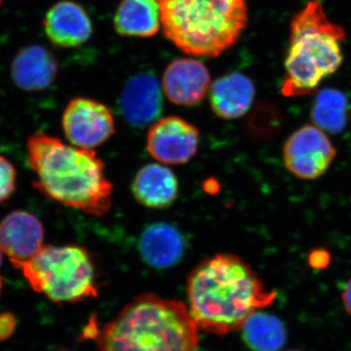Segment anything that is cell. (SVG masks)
Instances as JSON below:
<instances>
[{
	"instance_id": "1",
	"label": "cell",
	"mask_w": 351,
	"mask_h": 351,
	"mask_svg": "<svg viewBox=\"0 0 351 351\" xmlns=\"http://www.w3.org/2000/svg\"><path fill=\"white\" fill-rule=\"evenodd\" d=\"M189 313L198 329L223 336L241 330L256 311L276 301L250 265L233 254L203 260L188 277Z\"/></svg>"
},
{
	"instance_id": "14",
	"label": "cell",
	"mask_w": 351,
	"mask_h": 351,
	"mask_svg": "<svg viewBox=\"0 0 351 351\" xmlns=\"http://www.w3.org/2000/svg\"><path fill=\"white\" fill-rule=\"evenodd\" d=\"M59 62L48 48L29 45L17 53L11 64V76L16 86L25 92L48 89L57 80Z\"/></svg>"
},
{
	"instance_id": "2",
	"label": "cell",
	"mask_w": 351,
	"mask_h": 351,
	"mask_svg": "<svg viewBox=\"0 0 351 351\" xmlns=\"http://www.w3.org/2000/svg\"><path fill=\"white\" fill-rule=\"evenodd\" d=\"M25 152L34 173L32 186L47 199L91 216L108 213L113 186L94 149H80L36 132L27 138Z\"/></svg>"
},
{
	"instance_id": "23",
	"label": "cell",
	"mask_w": 351,
	"mask_h": 351,
	"mask_svg": "<svg viewBox=\"0 0 351 351\" xmlns=\"http://www.w3.org/2000/svg\"><path fill=\"white\" fill-rule=\"evenodd\" d=\"M16 326H17V320L12 313L0 314V341H5L13 336Z\"/></svg>"
},
{
	"instance_id": "20",
	"label": "cell",
	"mask_w": 351,
	"mask_h": 351,
	"mask_svg": "<svg viewBox=\"0 0 351 351\" xmlns=\"http://www.w3.org/2000/svg\"><path fill=\"white\" fill-rule=\"evenodd\" d=\"M350 108V100L343 91L325 88L314 97L311 121L325 133L338 135L348 125Z\"/></svg>"
},
{
	"instance_id": "26",
	"label": "cell",
	"mask_w": 351,
	"mask_h": 351,
	"mask_svg": "<svg viewBox=\"0 0 351 351\" xmlns=\"http://www.w3.org/2000/svg\"><path fill=\"white\" fill-rule=\"evenodd\" d=\"M0 290H1V278H0Z\"/></svg>"
},
{
	"instance_id": "28",
	"label": "cell",
	"mask_w": 351,
	"mask_h": 351,
	"mask_svg": "<svg viewBox=\"0 0 351 351\" xmlns=\"http://www.w3.org/2000/svg\"><path fill=\"white\" fill-rule=\"evenodd\" d=\"M287 351H301V350H287Z\"/></svg>"
},
{
	"instance_id": "12",
	"label": "cell",
	"mask_w": 351,
	"mask_h": 351,
	"mask_svg": "<svg viewBox=\"0 0 351 351\" xmlns=\"http://www.w3.org/2000/svg\"><path fill=\"white\" fill-rule=\"evenodd\" d=\"M120 110L128 123L134 126L154 124L163 110L160 83L152 71L132 76L122 90Z\"/></svg>"
},
{
	"instance_id": "24",
	"label": "cell",
	"mask_w": 351,
	"mask_h": 351,
	"mask_svg": "<svg viewBox=\"0 0 351 351\" xmlns=\"http://www.w3.org/2000/svg\"><path fill=\"white\" fill-rule=\"evenodd\" d=\"M341 300H343V307H345L346 313L351 316V278L346 283L343 294H341Z\"/></svg>"
},
{
	"instance_id": "18",
	"label": "cell",
	"mask_w": 351,
	"mask_h": 351,
	"mask_svg": "<svg viewBox=\"0 0 351 351\" xmlns=\"http://www.w3.org/2000/svg\"><path fill=\"white\" fill-rule=\"evenodd\" d=\"M113 24L119 36L152 38L161 27L158 0H122Z\"/></svg>"
},
{
	"instance_id": "25",
	"label": "cell",
	"mask_w": 351,
	"mask_h": 351,
	"mask_svg": "<svg viewBox=\"0 0 351 351\" xmlns=\"http://www.w3.org/2000/svg\"><path fill=\"white\" fill-rule=\"evenodd\" d=\"M3 251H2V249L0 248V267H1L2 265V261H3Z\"/></svg>"
},
{
	"instance_id": "8",
	"label": "cell",
	"mask_w": 351,
	"mask_h": 351,
	"mask_svg": "<svg viewBox=\"0 0 351 351\" xmlns=\"http://www.w3.org/2000/svg\"><path fill=\"white\" fill-rule=\"evenodd\" d=\"M62 125L69 144L94 149L105 144L115 133L114 119L107 106L89 98L69 101Z\"/></svg>"
},
{
	"instance_id": "19",
	"label": "cell",
	"mask_w": 351,
	"mask_h": 351,
	"mask_svg": "<svg viewBox=\"0 0 351 351\" xmlns=\"http://www.w3.org/2000/svg\"><path fill=\"white\" fill-rule=\"evenodd\" d=\"M242 339L252 351H280L287 341V330L280 318L258 311L241 328Z\"/></svg>"
},
{
	"instance_id": "21",
	"label": "cell",
	"mask_w": 351,
	"mask_h": 351,
	"mask_svg": "<svg viewBox=\"0 0 351 351\" xmlns=\"http://www.w3.org/2000/svg\"><path fill=\"white\" fill-rule=\"evenodd\" d=\"M17 170L9 159L0 156V205L10 199L16 191Z\"/></svg>"
},
{
	"instance_id": "15",
	"label": "cell",
	"mask_w": 351,
	"mask_h": 351,
	"mask_svg": "<svg viewBox=\"0 0 351 351\" xmlns=\"http://www.w3.org/2000/svg\"><path fill=\"white\" fill-rule=\"evenodd\" d=\"M256 88L248 76L228 73L215 80L210 86L209 101L219 119L232 120L244 117L253 106Z\"/></svg>"
},
{
	"instance_id": "10",
	"label": "cell",
	"mask_w": 351,
	"mask_h": 351,
	"mask_svg": "<svg viewBox=\"0 0 351 351\" xmlns=\"http://www.w3.org/2000/svg\"><path fill=\"white\" fill-rule=\"evenodd\" d=\"M211 77L202 62L182 58L171 62L163 73L162 89L171 103L182 107L197 105L205 98Z\"/></svg>"
},
{
	"instance_id": "6",
	"label": "cell",
	"mask_w": 351,
	"mask_h": 351,
	"mask_svg": "<svg viewBox=\"0 0 351 351\" xmlns=\"http://www.w3.org/2000/svg\"><path fill=\"white\" fill-rule=\"evenodd\" d=\"M13 267L32 290L56 304H75L99 295L96 262L80 245H44L29 261Z\"/></svg>"
},
{
	"instance_id": "4",
	"label": "cell",
	"mask_w": 351,
	"mask_h": 351,
	"mask_svg": "<svg viewBox=\"0 0 351 351\" xmlns=\"http://www.w3.org/2000/svg\"><path fill=\"white\" fill-rule=\"evenodd\" d=\"M164 36L191 56L217 58L248 23L246 0H158Z\"/></svg>"
},
{
	"instance_id": "7",
	"label": "cell",
	"mask_w": 351,
	"mask_h": 351,
	"mask_svg": "<svg viewBox=\"0 0 351 351\" xmlns=\"http://www.w3.org/2000/svg\"><path fill=\"white\" fill-rule=\"evenodd\" d=\"M286 169L301 180H316L325 174L337 151L326 133L313 124L300 127L283 145Z\"/></svg>"
},
{
	"instance_id": "27",
	"label": "cell",
	"mask_w": 351,
	"mask_h": 351,
	"mask_svg": "<svg viewBox=\"0 0 351 351\" xmlns=\"http://www.w3.org/2000/svg\"><path fill=\"white\" fill-rule=\"evenodd\" d=\"M2 1H3V0H0V7L2 5Z\"/></svg>"
},
{
	"instance_id": "3",
	"label": "cell",
	"mask_w": 351,
	"mask_h": 351,
	"mask_svg": "<svg viewBox=\"0 0 351 351\" xmlns=\"http://www.w3.org/2000/svg\"><path fill=\"white\" fill-rule=\"evenodd\" d=\"M97 343L101 351H196L199 338L182 302L145 294L107 323Z\"/></svg>"
},
{
	"instance_id": "29",
	"label": "cell",
	"mask_w": 351,
	"mask_h": 351,
	"mask_svg": "<svg viewBox=\"0 0 351 351\" xmlns=\"http://www.w3.org/2000/svg\"><path fill=\"white\" fill-rule=\"evenodd\" d=\"M61 351H64V350H61Z\"/></svg>"
},
{
	"instance_id": "17",
	"label": "cell",
	"mask_w": 351,
	"mask_h": 351,
	"mask_svg": "<svg viewBox=\"0 0 351 351\" xmlns=\"http://www.w3.org/2000/svg\"><path fill=\"white\" fill-rule=\"evenodd\" d=\"M138 250L147 265L156 269H168L184 257L186 242L175 226L157 223L147 226L143 232Z\"/></svg>"
},
{
	"instance_id": "13",
	"label": "cell",
	"mask_w": 351,
	"mask_h": 351,
	"mask_svg": "<svg viewBox=\"0 0 351 351\" xmlns=\"http://www.w3.org/2000/svg\"><path fill=\"white\" fill-rule=\"evenodd\" d=\"M44 32L55 47L75 48L93 34V23L82 4L62 0L54 4L43 20Z\"/></svg>"
},
{
	"instance_id": "16",
	"label": "cell",
	"mask_w": 351,
	"mask_h": 351,
	"mask_svg": "<svg viewBox=\"0 0 351 351\" xmlns=\"http://www.w3.org/2000/svg\"><path fill=\"white\" fill-rule=\"evenodd\" d=\"M132 193L143 206L164 209L177 199L179 182L169 168L158 163L147 164L134 177Z\"/></svg>"
},
{
	"instance_id": "22",
	"label": "cell",
	"mask_w": 351,
	"mask_h": 351,
	"mask_svg": "<svg viewBox=\"0 0 351 351\" xmlns=\"http://www.w3.org/2000/svg\"><path fill=\"white\" fill-rule=\"evenodd\" d=\"M331 263V255L325 249H314L308 255V265L314 269H325Z\"/></svg>"
},
{
	"instance_id": "5",
	"label": "cell",
	"mask_w": 351,
	"mask_h": 351,
	"mask_svg": "<svg viewBox=\"0 0 351 351\" xmlns=\"http://www.w3.org/2000/svg\"><path fill=\"white\" fill-rule=\"evenodd\" d=\"M341 25L332 22L319 0H311L290 23L282 94L289 98L313 94L343 61Z\"/></svg>"
},
{
	"instance_id": "9",
	"label": "cell",
	"mask_w": 351,
	"mask_h": 351,
	"mask_svg": "<svg viewBox=\"0 0 351 351\" xmlns=\"http://www.w3.org/2000/svg\"><path fill=\"white\" fill-rule=\"evenodd\" d=\"M200 133L182 117H164L152 124L147 136V149L157 162L184 165L197 154Z\"/></svg>"
},
{
	"instance_id": "11",
	"label": "cell",
	"mask_w": 351,
	"mask_h": 351,
	"mask_svg": "<svg viewBox=\"0 0 351 351\" xmlns=\"http://www.w3.org/2000/svg\"><path fill=\"white\" fill-rule=\"evenodd\" d=\"M44 245L43 225L36 215L15 210L0 221V248L13 265L27 262Z\"/></svg>"
}]
</instances>
